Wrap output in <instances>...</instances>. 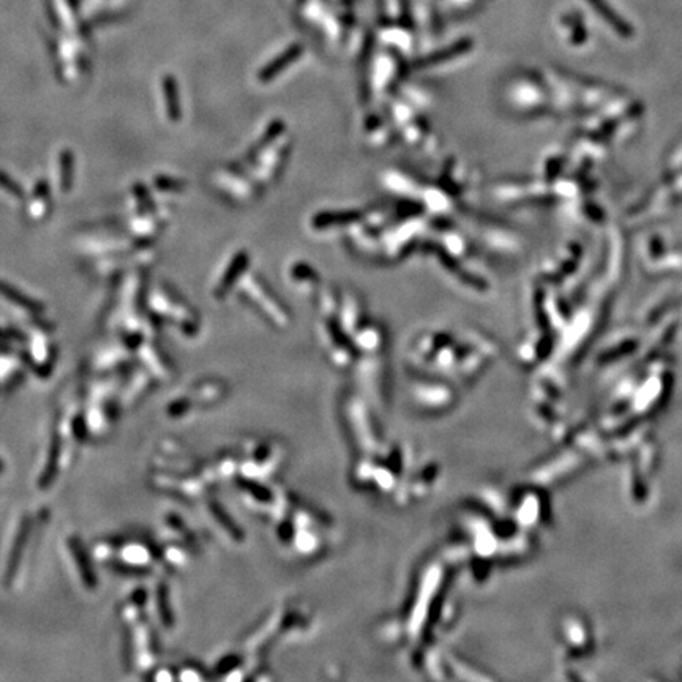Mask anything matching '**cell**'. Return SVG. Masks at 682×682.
Listing matches in <instances>:
<instances>
[{
	"mask_svg": "<svg viewBox=\"0 0 682 682\" xmlns=\"http://www.w3.org/2000/svg\"><path fill=\"white\" fill-rule=\"evenodd\" d=\"M589 5L600 15L603 21H607L611 27H613L617 34L622 35L624 38H630L633 35V27L630 25L626 19H622L617 13L611 8L607 0H588Z\"/></svg>",
	"mask_w": 682,
	"mask_h": 682,
	"instance_id": "1",
	"label": "cell"
},
{
	"mask_svg": "<svg viewBox=\"0 0 682 682\" xmlns=\"http://www.w3.org/2000/svg\"><path fill=\"white\" fill-rule=\"evenodd\" d=\"M300 56V48L299 46H292V48H289L288 49V53L283 54L280 59L276 57V59L270 63V65L267 68H264L262 70V73H261V79L262 81H269L270 78H274V75H276V72H281L283 68H285L289 62H292L297 59V57Z\"/></svg>",
	"mask_w": 682,
	"mask_h": 682,
	"instance_id": "2",
	"label": "cell"
}]
</instances>
